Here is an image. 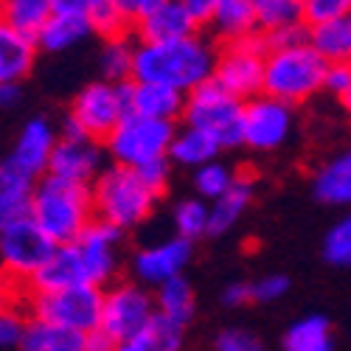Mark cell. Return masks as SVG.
<instances>
[{
  "label": "cell",
  "instance_id": "1",
  "mask_svg": "<svg viewBox=\"0 0 351 351\" xmlns=\"http://www.w3.org/2000/svg\"><path fill=\"white\" fill-rule=\"evenodd\" d=\"M214 48L197 34L174 43H141L135 45L132 82H160L189 96L214 79Z\"/></svg>",
  "mask_w": 351,
  "mask_h": 351
},
{
  "label": "cell",
  "instance_id": "2",
  "mask_svg": "<svg viewBox=\"0 0 351 351\" xmlns=\"http://www.w3.org/2000/svg\"><path fill=\"white\" fill-rule=\"evenodd\" d=\"M93 214L90 186L45 174L32 194V219L56 247L76 242L96 222Z\"/></svg>",
  "mask_w": 351,
  "mask_h": 351
},
{
  "label": "cell",
  "instance_id": "3",
  "mask_svg": "<svg viewBox=\"0 0 351 351\" xmlns=\"http://www.w3.org/2000/svg\"><path fill=\"white\" fill-rule=\"evenodd\" d=\"M326 71H329V62L306 40L267 45L261 93L295 107L312 99L324 87Z\"/></svg>",
  "mask_w": 351,
  "mask_h": 351
},
{
  "label": "cell",
  "instance_id": "4",
  "mask_svg": "<svg viewBox=\"0 0 351 351\" xmlns=\"http://www.w3.org/2000/svg\"><path fill=\"white\" fill-rule=\"evenodd\" d=\"M90 191L99 222H107L119 230L135 228L143 219H149L160 197L158 191L146 186V180L135 169H124V166L104 169L90 186Z\"/></svg>",
  "mask_w": 351,
  "mask_h": 351
},
{
  "label": "cell",
  "instance_id": "5",
  "mask_svg": "<svg viewBox=\"0 0 351 351\" xmlns=\"http://www.w3.org/2000/svg\"><path fill=\"white\" fill-rule=\"evenodd\" d=\"M183 121L186 127L211 135L219 143V149H233V146H242L245 104L211 79L186 96Z\"/></svg>",
  "mask_w": 351,
  "mask_h": 351
},
{
  "label": "cell",
  "instance_id": "6",
  "mask_svg": "<svg viewBox=\"0 0 351 351\" xmlns=\"http://www.w3.org/2000/svg\"><path fill=\"white\" fill-rule=\"evenodd\" d=\"M174 124L146 119V115L127 112L110 135H107V152L115 160V166L124 169H143L155 160H166L171 141H174Z\"/></svg>",
  "mask_w": 351,
  "mask_h": 351
},
{
  "label": "cell",
  "instance_id": "7",
  "mask_svg": "<svg viewBox=\"0 0 351 351\" xmlns=\"http://www.w3.org/2000/svg\"><path fill=\"white\" fill-rule=\"evenodd\" d=\"M127 112V84H112L107 79H99L84 84L76 93L65 121V132L107 141V135L119 127Z\"/></svg>",
  "mask_w": 351,
  "mask_h": 351
},
{
  "label": "cell",
  "instance_id": "8",
  "mask_svg": "<svg viewBox=\"0 0 351 351\" xmlns=\"http://www.w3.org/2000/svg\"><path fill=\"white\" fill-rule=\"evenodd\" d=\"M101 304L104 292L93 284H79L56 292H34L32 295V315L51 320L56 326H65L73 332H93L101 324Z\"/></svg>",
  "mask_w": 351,
  "mask_h": 351
},
{
  "label": "cell",
  "instance_id": "9",
  "mask_svg": "<svg viewBox=\"0 0 351 351\" xmlns=\"http://www.w3.org/2000/svg\"><path fill=\"white\" fill-rule=\"evenodd\" d=\"M265 60H267V43L256 37L225 43V48L217 53L214 82L237 99H250L265 84Z\"/></svg>",
  "mask_w": 351,
  "mask_h": 351
},
{
  "label": "cell",
  "instance_id": "10",
  "mask_svg": "<svg viewBox=\"0 0 351 351\" xmlns=\"http://www.w3.org/2000/svg\"><path fill=\"white\" fill-rule=\"evenodd\" d=\"M56 245L37 228L34 219H25L14 228L0 230V270L9 281H28L43 270Z\"/></svg>",
  "mask_w": 351,
  "mask_h": 351
},
{
  "label": "cell",
  "instance_id": "11",
  "mask_svg": "<svg viewBox=\"0 0 351 351\" xmlns=\"http://www.w3.org/2000/svg\"><path fill=\"white\" fill-rule=\"evenodd\" d=\"M155 295H149L138 284H115L104 292L101 304V324L99 329L107 332L115 343L135 337L155 320Z\"/></svg>",
  "mask_w": 351,
  "mask_h": 351
},
{
  "label": "cell",
  "instance_id": "12",
  "mask_svg": "<svg viewBox=\"0 0 351 351\" xmlns=\"http://www.w3.org/2000/svg\"><path fill=\"white\" fill-rule=\"evenodd\" d=\"M292 104H284L273 96H258L245 104L242 143L256 152H276L292 135Z\"/></svg>",
  "mask_w": 351,
  "mask_h": 351
},
{
  "label": "cell",
  "instance_id": "13",
  "mask_svg": "<svg viewBox=\"0 0 351 351\" xmlns=\"http://www.w3.org/2000/svg\"><path fill=\"white\" fill-rule=\"evenodd\" d=\"M191 253H194V242H189L183 237H169L163 242H155V245L135 253V258H132L135 278L143 287L158 289L160 284L183 276V270L191 261Z\"/></svg>",
  "mask_w": 351,
  "mask_h": 351
},
{
  "label": "cell",
  "instance_id": "14",
  "mask_svg": "<svg viewBox=\"0 0 351 351\" xmlns=\"http://www.w3.org/2000/svg\"><path fill=\"white\" fill-rule=\"evenodd\" d=\"M101 160H104V155H101L99 141L73 135V132H62V138L56 141V149L51 155L48 174H53V178H60V180L87 186L101 174Z\"/></svg>",
  "mask_w": 351,
  "mask_h": 351
},
{
  "label": "cell",
  "instance_id": "15",
  "mask_svg": "<svg viewBox=\"0 0 351 351\" xmlns=\"http://www.w3.org/2000/svg\"><path fill=\"white\" fill-rule=\"evenodd\" d=\"M119 245H121V230L99 219L76 239V247L87 270V281L93 287L107 284L119 270Z\"/></svg>",
  "mask_w": 351,
  "mask_h": 351
},
{
  "label": "cell",
  "instance_id": "16",
  "mask_svg": "<svg viewBox=\"0 0 351 351\" xmlns=\"http://www.w3.org/2000/svg\"><path fill=\"white\" fill-rule=\"evenodd\" d=\"M127 107L135 115L174 124V119H183L186 93L160 82H127Z\"/></svg>",
  "mask_w": 351,
  "mask_h": 351
},
{
  "label": "cell",
  "instance_id": "17",
  "mask_svg": "<svg viewBox=\"0 0 351 351\" xmlns=\"http://www.w3.org/2000/svg\"><path fill=\"white\" fill-rule=\"evenodd\" d=\"M256 28L267 37V45L301 40L298 28L304 20V0H253Z\"/></svg>",
  "mask_w": 351,
  "mask_h": 351
},
{
  "label": "cell",
  "instance_id": "18",
  "mask_svg": "<svg viewBox=\"0 0 351 351\" xmlns=\"http://www.w3.org/2000/svg\"><path fill=\"white\" fill-rule=\"evenodd\" d=\"M56 141H60V135L53 132V127L45 119H32L20 130L17 143H14L9 158L20 169H25L28 174L40 178V174L48 171V166H51V155L56 149Z\"/></svg>",
  "mask_w": 351,
  "mask_h": 351
},
{
  "label": "cell",
  "instance_id": "19",
  "mask_svg": "<svg viewBox=\"0 0 351 351\" xmlns=\"http://www.w3.org/2000/svg\"><path fill=\"white\" fill-rule=\"evenodd\" d=\"M79 284H90V281H87V270H84V261H82L76 242L56 247L51 258L43 265V270L32 278L34 292H56V289H68Z\"/></svg>",
  "mask_w": 351,
  "mask_h": 351
},
{
  "label": "cell",
  "instance_id": "20",
  "mask_svg": "<svg viewBox=\"0 0 351 351\" xmlns=\"http://www.w3.org/2000/svg\"><path fill=\"white\" fill-rule=\"evenodd\" d=\"M197 25L199 23L183 9L180 0H171V3L138 20V34H141V43H174V40L194 37Z\"/></svg>",
  "mask_w": 351,
  "mask_h": 351
},
{
  "label": "cell",
  "instance_id": "21",
  "mask_svg": "<svg viewBox=\"0 0 351 351\" xmlns=\"http://www.w3.org/2000/svg\"><path fill=\"white\" fill-rule=\"evenodd\" d=\"M37 43L0 20V84H20L34 68Z\"/></svg>",
  "mask_w": 351,
  "mask_h": 351
},
{
  "label": "cell",
  "instance_id": "22",
  "mask_svg": "<svg viewBox=\"0 0 351 351\" xmlns=\"http://www.w3.org/2000/svg\"><path fill=\"white\" fill-rule=\"evenodd\" d=\"M17 351H84V335L28 315Z\"/></svg>",
  "mask_w": 351,
  "mask_h": 351
},
{
  "label": "cell",
  "instance_id": "23",
  "mask_svg": "<svg viewBox=\"0 0 351 351\" xmlns=\"http://www.w3.org/2000/svg\"><path fill=\"white\" fill-rule=\"evenodd\" d=\"M312 191L326 206L351 208V149L335 155L315 171Z\"/></svg>",
  "mask_w": 351,
  "mask_h": 351
},
{
  "label": "cell",
  "instance_id": "24",
  "mask_svg": "<svg viewBox=\"0 0 351 351\" xmlns=\"http://www.w3.org/2000/svg\"><path fill=\"white\" fill-rule=\"evenodd\" d=\"M253 194H256L253 178H247V174H237L233 186H230L219 199L211 202L208 237H222V233H228L233 225H237V222L245 217V211L250 208Z\"/></svg>",
  "mask_w": 351,
  "mask_h": 351
},
{
  "label": "cell",
  "instance_id": "25",
  "mask_svg": "<svg viewBox=\"0 0 351 351\" xmlns=\"http://www.w3.org/2000/svg\"><path fill=\"white\" fill-rule=\"evenodd\" d=\"M90 34H93L90 17L76 14V12H53L43 28V34L37 37V45L51 53H62V51L84 43Z\"/></svg>",
  "mask_w": 351,
  "mask_h": 351
},
{
  "label": "cell",
  "instance_id": "26",
  "mask_svg": "<svg viewBox=\"0 0 351 351\" xmlns=\"http://www.w3.org/2000/svg\"><path fill=\"white\" fill-rule=\"evenodd\" d=\"M155 309L160 317L171 320L174 326L186 329L197 312V295H194L191 281L186 276H178V278L160 284L155 289Z\"/></svg>",
  "mask_w": 351,
  "mask_h": 351
},
{
  "label": "cell",
  "instance_id": "27",
  "mask_svg": "<svg viewBox=\"0 0 351 351\" xmlns=\"http://www.w3.org/2000/svg\"><path fill=\"white\" fill-rule=\"evenodd\" d=\"M284 351H335L332 324L324 315H304L289 324L281 340Z\"/></svg>",
  "mask_w": 351,
  "mask_h": 351
},
{
  "label": "cell",
  "instance_id": "28",
  "mask_svg": "<svg viewBox=\"0 0 351 351\" xmlns=\"http://www.w3.org/2000/svg\"><path fill=\"white\" fill-rule=\"evenodd\" d=\"M217 37L225 43H237L247 40L256 32V12H253V0H219V6L214 9L211 20Z\"/></svg>",
  "mask_w": 351,
  "mask_h": 351
},
{
  "label": "cell",
  "instance_id": "29",
  "mask_svg": "<svg viewBox=\"0 0 351 351\" xmlns=\"http://www.w3.org/2000/svg\"><path fill=\"white\" fill-rule=\"evenodd\" d=\"M219 152H222L219 143L211 135L199 132L194 127H183V130L174 132L171 149H169V160L178 163V166H186V169H199V166L217 160Z\"/></svg>",
  "mask_w": 351,
  "mask_h": 351
},
{
  "label": "cell",
  "instance_id": "30",
  "mask_svg": "<svg viewBox=\"0 0 351 351\" xmlns=\"http://www.w3.org/2000/svg\"><path fill=\"white\" fill-rule=\"evenodd\" d=\"M51 14H53V0H6L0 20L12 25L17 34L37 43Z\"/></svg>",
  "mask_w": 351,
  "mask_h": 351
},
{
  "label": "cell",
  "instance_id": "31",
  "mask_svg": "<svg viewBox=\"0 0 351 351\" xmlns=\"http://www.w3.org/2000/svg\"><path fill=\"white\" fill-rule=\"evenodd\" d=\"M306 43H309L320 56H324L329 65L351 62V17L312 25Z\"/></svg>",
  "mask_w": 351,
  "mask_h": 351
},
{
  "label": "cell",
  "instance_id": "32",
  "mask_svg": "<svg viewBox=\"0 0 351 351\" xmlns=\"http://www.w3.org/2000/svg\"><path fill=\"white\" fill-rule=\"evenodd\" d=\"M183 332L186 329L174 326L171 320L155 315V320L143 332L115 343V351H180L183 348Z\"/></svg>",
  "mask_w": 351,
  "mask_h": 351
},
{
  "label": "cell",
  "instance_id": "33",
  "mask_svg": "<svg viewBox=\"0 0 351 351\" xmlns=\"http://www.w3.org/2000/svg\"><path fill=\"white\" fill-rule=\"evenodd\" d=\"M171 225H174V237H183L189 242L208 237V225H211V206L199 197H186L180 199L171 211Z\"/></svg>",
  "mask_w": 351,
  "mask_h": 351
},
{
  "label": "cell",
  "instance_id": "34",
  "mask_svg": "<svg viewBox=\"0 0 351 351\" xmlns=\"http://www.w3.org/2000/svg\"><path fill=\"white\" fill-rule=\"evenodd\" d=\"M99 68L101 76L112 84H127L132 82V71H135V45H130V40L124 37H112L107 40V45L101 48L99 56Z\"/></svg>",
  "mask_w": 351,
  "mask_h": 351
},
{
  "label": "cell",
  "instance_id": "35",
  "mask_svg": "<svg viewBox=\"0 0 351 351\" xmlns=\"http://www.w3.org/2000/svg\"><path fill=\"white\" fill-rule=\"evenodd\" d=\"M233 180H237V174H233L225 163H219V160H211V163H206V166H199V169H194V191H197V197L199 199H219L230 186H233Z\"/></svg>",
  "mask_w": 351,
  "mask_h": 351
},
{
  "label": "cell",
  "instance_id": "36",
  "mask_svg": "<svg viewBox=\"0 0 351 351\" xmlns=\"http://www.w3.org/2000/svg\"><path fill=\"white\" fill-rule=\"evenodd\" d=\"M324 258L335 267H351V214L340 217L324 237Z\"/></svg>",
  "mask_w": 351,
  "mask_h": 351
},
{
  "label": "cell",
  "instance_id": "37",
  "mask_svg": "<svg viewBox=\"0 0 351 351\" xmlns=\"http://www.w3.org/2000/svg\"><path fill=\"white\" fill-rule=\"evenodd\" d=\"M32 194L34 191H6V189H0V230L32 219Z\"/></svg>",
  "mask_w": 351,
  "mask_h": 351
},
{
  "label": "cell",
  "instance_id": "38",
  "mask_svg": "<svg viewBox=\"0 0 351 351\" xmlns=\"http://www.w3.org/2000/svg\"><path fill=\"white\" fill-rule=\"evenodd\" d=\"M351 17V0H304V20L309 25Z\"/></svg>",
  "mask_w": 351,
  "mask_h": 351
},
{
  "label": "cell",
  "instance_id": "39",
  "mask_svg": "<svg viewBox=\"0 0 351 351\" xmlns=\"http://www.w3.org/2000/svg\"><path fill=\"white\" fill-rule=\"evenodd\" d=\"M250 289H253V301L256 304H273V301L287 295L289 278L281 276V273H267V276L250 281Z\"/></svg>",
  "mask_w": 351,
  "mask_h": 351
},
{
  "label": "cell",
  "instance_id": "40",
  "mask_svg": "<svg viewBox=\"0 0 351 351\" xmlns=\"http://www.w3.org/2000/svg\"><path fill=\"white\" fill-rule=\"evenodd\" d=\"M214 348L217 351H265V343L247 329H225L217 335Z\"/></svg>",
  "mask_w": 351,
  "mask_h": 351
},
{
  "label": "cell",
  "instance_id": "41",
  "mask_svg": "<svg viewBox=\"0 0 351 351\" xmlns=\"http://www.w3.org/2000/svg\"><path fill=\"white\" fill-rule=\"evenodd\" d=\"M0 189H6V191H34L37 178L28 174L25 169H20L12 158H6V160H0Z\"/></svg>",
  "mask_w": 351,
  "mask_h": 351
},
{
  "label": "cell",
  "instance_id": "42",
  "mask_svg": "<svg viewBox=\"0 0 351 351\" xmlns=\"http://www.w3.org/2000/svg\"><path fill=\"white\" fill-rule=\"evenodd\" d=\"M25 320L20 312L14 309H0V351L6 348H17L20 346V337H23V329H25Z\"/></svg>",
  "mask_w": 351,
  "mask_h": 351
},
{
  "label": "cell",
  "instance_id": "43",
  "mask_svg": "<svg viewBox=\"0 0 351 351\" xmlns=\"http://www.w3.org/2000/svg\"><path fill=\"white\" fill-rule=\"evenodd\" d=\"M107 6H112L110 0H53V12H76V14L90 17V23Z\"/></svg>",
  "mask_w": 351,
  "mask_h": 351
},
{
  "label": "cell",
  "instance_id": "44",
  "mask_svg": "<svg viewBox=\"0 0 351 351\" xmlns=\"http://www.w3.org/2000/svg\"><path fill=\"white\" fill-rule=\"evenodd\" d=\"M324 87L332 93V96H346L351 90V62H343V65H329L326 71V79H324Z\"/></svg>",
  "mask_w": 351,
  "mask_h": 351
},
{
  "label": "cell",
  "instance_id": "45",
  "mask_svg": "<svg viewBox=\"0 0 351 351\" xmlns=\"http://www.w3.org/2000/svg\"><path fill=\"white\" fill-rule=\"evenodd\" d=\"M141 178L146 180V186H149L152 191H158V194H163V189H166V183H169V171H171V160L166 158V160H155V163H149V166H143V169H135Z\"/></svg>",
  "mask_w": 351,
  "mask_h": 351
},
{
  "label": "cell",
  "instance_id": "46",
  "mask_svg": "<svg viewBox=\"0 0 351 351\" xmlns=\"http://www.w3.org/2000/svg\"><path fill=\"white\" fill-rule=\"evenodd\" d=\"M222 304L225 306H247L253 304V289H250V281H233L222 289Z\"/></svg>",
  "mask_w": 351,
  "mask_h": 351
},
{
  "label": "cell",
  "instance_id": "47",
  "mask_svg": "<svg viewBox=\"0 0 351 351\" xmlns=\"http://www.w3.org/2000/svg\"><path fill=\"white\" fill-rule=\"evenodd\" d=\"M183 9L197 20V23H208L214 9L219 6V0H180Z\"/></svg>",
  "mask_w": 351,
  "mask_h": 351
},
{
  "label": "cell",
  "instance_id": "48",
  "mask_svg": "<svg viewBox=\"0 0 351 351\" xmlns=\"http://www.w3.org/2000/svg\"><path fill=\"white\" fill-rule=\"evenodd\" d=\"M84 351H115V340L107 332L93 329L84 335Z\"/></svg>",
  "mask_w": 351,
  "mask_h": 351
},
{
  "label": "cell",
  "instance_id": "49",
  "mask_svg": "<svg viewBox=\"0 0 351 351\" xmlns=\"http://www.w3.org/2000/svg\"><path fill=\"white\" fill-rule=\"evenodd\" d=\"M110 3L127 23H138V17H141V0H110Z\"/></svg>",
  "mask_w": 351,
  "mask_h": 351
},
{
  "label": "cell",
  "instance_id": "50",
  "mask_svg": "<svg viewBox=\"0 0 351 351\" xmlns=\"http://www.w3.org/2000/svg\"><path fill=\"white\" fill-rule=\"evenodd\" d=\"M20 96H23L20 84H0V107H14Z\"/></svg>",
  "mask_w": 351,
  "mask_h": 351
},
{
  "label": "cell",
  "instance_id": "51",
  "mask_svg": "<svg viewBox=\"0 0 351 351\" xmlns=\"http://www.w3.org/2000/svg\"><path fill=\"white\" fill-rule=\"evenodd\" d=\"M166 3H171V0H141V17H146L149 12H155V9L166 6ZM141 17H138V20H141Z\"/></svg>",
  "mask_w": 351,
  "mask_h": 351
},
{
  "label": "cell",
  "instance_id": "52",
  "mask_svg": "<svg viewBox=\"0 0 351 351\" xmlns=\"http://www.w3.org/2000/svg\"><path fill=\"white\" fill-rule=\"evenodd\" d=\"M6 301H9V278L0 270V309H6Z\"/></svg>",
  "mask_w": 351,
  "mask_h": 351
},
{
  "label": "cell",
  "instance_id": "53",
  "mask_svg": "<svg viewBox=\"0 0 351 351\" xmlns=\"http://www.w3.org/2000/svg\"><path fill=\"white\" fill-rule=\"evenodd\" d=\"M340 101H343V107H346V110H348V112H351V90H348V93H346V96H343V99H340Z\"/></svg>",
  "mask_w": 351,
  "mask_h": 351
},
{
  "label": "cell",
  "instance_id": "54",
  "mask_svg": "<svg viewBox=\"0 0 351 351\" xmlns=\"http://www.w3.org/2000/svg\"><path fill=\"white\" fill-rule=\"evenodd\" d=\"M3 3H6V0H0V12H3Z\"/></svg>",
  "mask_w": 351,
  "mask_h": 351
}]
</instances>
